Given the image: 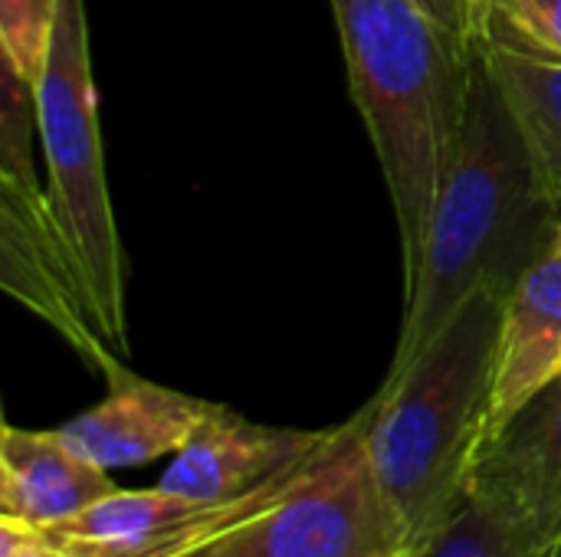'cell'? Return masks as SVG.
<instances>
[{
	"instance_id": "obj_13",
	"label": "cell",
	"mask_w": 561,
	"mask_h": 557,
	"mask_svg": "<svg viewBox=\"0 0 561 557\" xmlns=\"http://www.w3.org/2000/svg\"><path fill=\"white\" fill-rule=\"evenodd\" d=\"M480 49L561 204V62L529 59L486 43Z\"/></svg>"
},
{
	"instance_id": "obj_3",
	"label": "cell",
	"mask_w": 561,
	"mask_h": 557,
	"mask_svg": "<svg viewBox=\"0 0 561 557\" xmlns=\"http://www.w3.org/2000/svg\"><path fill=\"white\" fill-rule=\"evenodd\" d=\"M329 3L348 66V89L391 194L408 295L467 115L473 49L457 46L414 0Z\"/></svg>"
},
{
	"instance_id": "obj_12",
	"label": "cell",
	"mask_w": 561,
	"mask_h": 557,
	"mask_svg": "<svg viewBox=\"0 0 561 557\" xmlns=\"http://www.w3.org/2000/svg\"><path fill=\"white\" fill-rule=\"evenodd\" d=\"M561 378V253H542L510 289L500 351L490 433L500 430L526 401ZM486 433V437H490Z\"/></svg>"
},
{
	"instance_id": "obj_20",
	"label": "cell",
	"mask_w": 561,
	"mask_h": 557,
	"mask_svg": "<svg viewBox=\"0 0 561 557\" xmlns=\"http://www.w3.org/2000/svg\"><path fill=\"white\" fill-rule=\"evenodd\" d=\"M385 557H424V552H421V545H401V548L388 552Z\"/></svg>"
},
{
	"instance_id": "obj_16",
	"label": "cell",
	"mask_w": 561,
	"mask_h": 557,
	"mask_svg": "<svg viewBox=\"0 0 561 557\" xmlns=\"http://www.w3.org/2000/svg\"><path fill=\"white\" fill-rule=\"evenodd\" d=\"M424 557H529L519 552L477 506L463 502L424 545Z\"/></svg>"
},
{
	"instance_id": "obj_9",
	"label": "cell",
	"mask_w": 561,
	"mask_h": 557,
	"mask_svg": "<svg viewBox=\"0 0 561 557\" xmlns=\"http://www.w3.org/2000/svg\"><path fill=\"white\" fill-rule=\"evenodd\" d=\"M105 384L108 394L102 404L59 427V437L105 473L174 456L220 407L151 384L125 364H118Z\"/></svg>"
},
{
	"instance_id": "obj_4",
	"label": "cell",
	"mask_w": 561,
	"mask_h": 557,
	"mask_svg": "<svg viewBox=\"0 0 561 557\" xmlns=\"http://www.w3.org/2000/svg\"><path fill=\"white\" fill-rule=\"evenodd\" d=\"M36 131L46 151L49 200L76 250L99 305L108 348L125 358V253L112 213L95 112L89 26L82 0H59L43 76L36 82Z\"/></svg>"
},
{
	"instance_id": "obj_15",
	"label": "cell",
	"mask_w": 561,
	"mask_h": 557,
	"mask_svg": "<svg viewBox=\"0 0 561 557\" xmlns=\"http://www.w3.org/2000/svg\"><path fill=\"white\" fill-rule=\"evenodd\" d=\"M56 13L59 0H0V49L33 89L46 66Z\"/></svg>"
},
{
	"instance_id": "obj_7",
	"label": "cell",
	"mask_w": 561,
	"mask_h": 557,
	"mask_svg": "<svg viewBox=\"0 0 561 557\" xmlns=\"http://www.w3.org/2000/svg\"><path fill=\"white\" fill-rule=\"evenodd\" d=\"M312 460L273 476L247 496L217 502L174 496L158 486L118 489L89 512L43 529V535L66 545L76 557H197L279 502Z\"/></svg>"
},
{
	"instance_id": "obj_11",
	"label": "cell",
	"mask_w": 561,
	"mask_h": 557,
	"mask_svg": "<svg viewBox=\"0 0 561 557\" xmlns=\"http://www.w3.org/2000/svg\"><path fill=\"white\" fill-rule=\"evenodd\" d=\"M118 486L105 469L79 456L59 430H20L3 423L0 433V515L30 529H56Z\"/></svg>"
},
{
	"instance_id": "obj_2",
	"label": "cell",
	"mask_w": 561,
	"mask_h": 557,
	"mask_svg": "<svg viewBox=\"0 0 561 557\" xmlns=\"http://www.w3.org/2000/svg\"><path fill=\"white\" fill-rule=\"evenodd\" d=\"M506 289H483L411 358L391 361L358 410L375 483L408 545H424L467 502L490 433Z\"/></svg>"
},
{
	"instance_id": "obj_5",
	"label": "cell",
	"mask_w": 561,
	"mask_h": 557,
	"mask_svg": "<svg viewBox=\"0 0 561 557\" xmlns=\"http://www.w3.org/2000/svg\"><path fill=\"white\" fill-rule=\"evenodd\" d=\"M36 92L13 69H0V286L30 312L49 322L102 378L122 358L102 335L99 305L82 276L76 250L53 210L49 190L39 187L30 138Z\"/></svg>"
},
{
	"instance_id": "obj_1",
	"label": "cell",
	"mask_w": 561,
	"mask_h": 557,
	"mask_svg": "<svg viewBox=\"0 0 561 557\" xmlns=\"http://www.w3.org/2000/svg\"><path fill=\"white\" fill-rule=\"evenodd\" d=\"M559 213L561 204L477 43L467 115L427 220L391 361L424 348L477 292H510L556 246Z\"/></svg>"
},
{
	"instance_id": "obj_8",
	"label": "cell",
	"mask_w": 561,
	"mask_h": 557,
	"mask_svg": "<svg viewBox=\"0 0 561 557\" xmlns=\"http://www.w3.org/2000/svg\"><path fill=\"white\" fill-rule=\"evenodd\" d=\"M467 502L519 552L561 557V378L486 437Z\"/></svg>"
},
{
	"instance_id": "obj_14",
	"label": "cell",
	"mask_w": 561,
	"mask_h": 557,
	"mask_svg": "<svg viewBox=\"0 0 561 557\" xmlns=\"http://www.w3.org/2000/svg\"><path fill=\"white\" fill-rule=\"evenodd\" d=\"M477 43L561 62V0H490Z\"/></svg>"
},
{
	"instance_id": "obj_18",
	"label": "cell",
	"mask_w": 561,
	"mask_h": 557,
	"mask_svg": "<svg viewBox=\"0 0 561 557\" xmlns=\"http://www.w3.org/2000/svg\"><path fill=\"white\" fill-rule=\"evenodd\" d=\"M457 46L473 49V30H470V16H467V3L463 0H414Z\"/></svg>"
},
{
	"instance_id": "obj_6",
	"label": "cell",
	"mask_w": 561,
	"mask_h": 557,
	"mask_svg": "<svg viewBox=\"0 0 561 557\" xmlns=\"http://www.w3.org/2000/svg\"><path fill=\"white\" fill-rule=\"evenodd\" d=\"M408 545L368 463L362 414L332 427L299 483L197 557H385Z\"/></svg>"
},
{
	"instance_id": "obj_19",
	"label": "cell",
	"mask_w": 561,
	"mask_h": 557,
	"mask_svg": "<svg viewBox=\"0 0 561 557\" xmlns=\"http://www.w3.org/2000/svg\"><path fill=\"white\" fill-rule=\"evenodd\" d=\"M467 3V16H470V30H473V39H477V30H480V20H483V10L490 0H463Z\"/></svg>"
},
{
	"instance_id": "obj_10",
	"label": "cell",
	"mask_w": 561,
	"mask_h": 557,
	"mask_svg": "<svg viewBox=\"0 0 561 557\" xmlns=\"http://www.w3.org/2000/svg\"><path fill=\"white\" fill-rule=\"evenodd\" d=\"M332 430H286L253 423L224 404L174 453L158 489L187 499H237L273 476L312 460Z\"/></svg>"
},
{
	"instance_id": "obj_17",
	"label": "cell",
	"mask_w": 561,
	"mask_h": 557,
	"mask_svg": "<svg viewBox=\"0 0 561 557\" xmlns=\"http://www.w3.org/2000/svg\"><path fill=\"white\" fill-rule=\"evenodd\" d=\"M0 557H76L66 545L46 538L39 529L0 515Z\"/></svg>"
},
{
	"instance_id": "obj_21",
	"label": "cell",
	"mask_w": 561,
	"mask_h": 557,
	"mask_svg": "<svg viewBox=\"0 0 561 557\" xmlns=\"http://www.w3.org/2000/svg\"><path fill=\"white\" fill-rule=\"evenodd\" d=\"M556 250L561 253V213H559V227H556Z\"/></svg>"
}]
</instances>
